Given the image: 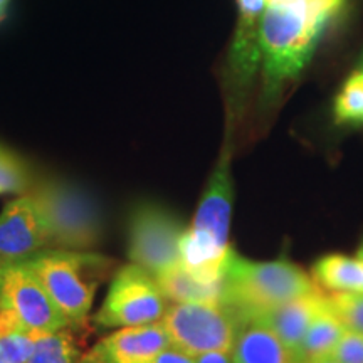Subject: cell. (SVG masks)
Masks as SVG:
<instances>
[{"label":"cell","mask_w":363,"mask_h":363,"mask_svg":"<svg viewBox=\"0 0 363 363\" xmlns=\"http://www.w3.org/2000/svg\"><path fill=\"white\" fill-rule=\"evenodd\" d=\"M345 0H271L259 29L264 94L272 96L308 65Z\"/></svg>","instance_id":"obj_1"},{"label":"cell","mask_w":363,"mask_h":363,"mask_svg":"<svg viewBox=\"0 0 363 363\" xmlns=\"http://www.w3.org/2000/svg\"><path fill=\"white\" fill-rule=\"evenodd\" d=\"M229 165V153H224L180 244V264L195 278L207 283H220L230 252L227 244L233 214V179Z\"/></svg>","instance_id":"obj_2"},{"label":"cell","mask_w":363,"mask_h":363,"mask_svg":"<svg viewBox=\"0 0 363 363\" xmlns=\"http://www.w3.org/2000/svg\"><path fill=\"white\" fill-rule=\"evenodd\" d=\"M33 197L48 235V249L93 251L104 239L106 222L93 194L67 179L34 180Z\"/></svg>","instance_id":"obj_3"},{"label":"cell","mask_w":363,"mask_h":363,"mask_svg":"<svg viewBox=\"0 0 363 363\" xmlns=\"http://www.w3.org/2000/svg\"><path fill=\"white\" fill-rule=\"evenodd\" d=\"M316 286L293 262H252L230 249L222 274V303L238 315L242 325L262 311L313 291Z\"/></svg>","instance_id":"obj_4"},{"label":"cell","mask_w":363,"mask_h":363,"mask_svg":"<svg viewBox=\"0 0 363 363\" xmlns=\"http://www.w3.org/2000/svg\"><path fill=\"white\" fill-rule=\"evenodd\" d=\"M38 278L71 326H83L111 261L91 251L43 249L21 261Z\"/></svg>","instance_id":"obj_5"},{"label":"cell","mask_w":363,"mask_h":363,"mask_svg":"<svg viewBox=\"0 0 363 363\" xmlns=\"http://www.w3.org/2000/svg\"><path fill=\"white\" fill-rule=\"evenodd\" d=\"M162 325L170 343L189 355L233 350L240 328L238 315L222 301L172 303Z\"/></svg>","instance_id":"obj_6"},{"label":"cell","mask_w":363,"mask_h":363,"mask_svg":"<svg viewBox=\"0 0 363 363\" xmlns=\"http://www.w3.org/2000/svg\"><path fill=\"white\" fill-rule=\"evenodd\" d=\"M165 299L155 276L131 262L116 271L93 321L99 330L158 323L165 315Z\"/></svg>","instance_id":"obj_7"},{"label":"cell","mask_w":363,"mask_h":363,"mask_svg":"<svg viewBox=\"0 0 363 363\" xmlns=\"http://www.w3.org/2000/svg\"><path fill=\"white\" fill-rule=\"evenodd\" d=\"M185 230L169 208L153 202L136 203L128 217V257L157 278L180 262Z\"/></svg>","instance_id":"obj_8"},{"label":"cell","mask_w":363,"mask_h":363,"mask_svg":"<svg viewBox=\"0 0 363 363\" xmlns=\"http://www.w3.org/2000/svg\"><path fill=\"white\" fill-rule=\"evenodd\" d=\"M0 308L13 313L35 333L71 326L43 283L21 261L0 264Z\"/></svg>","instance_id":"obj_9"},{"label":"cell","mask_w":363,"mask_h":363,"mask_svg":"<svg viewBox=\"0 0 363 363\" xmlns=\"http://www.w3.org/2000/svg\"><path fill=\"white\" fill-rule=\"evenodd\" d=\"M48 249V235L38 207L22 194L0 212V264L24 261Z\"/></svg>","instance_id":"obj_10"},{"label":"cell","mask_w":363,"mask_h":363,"mask_svg":"<svg viewBox=\"0 0 363 363\" xmlns=\"http://www.w3.org/2000/svg\"><path fill=\"white\" fill-rule=\"evenodd\" d=\"M170 338L162 321L118 328L79 357L78 363H148L167 347Z\"/></svg>","instance_id":"obj_11"},{"label":"cell","mask_w":363,"mask_h":363,"mask_svg":"<svg viewBox=\"0 0 363 363\" xmlns=\"http://www.w3.org/2000/svg\"><path fill=\"white\" fill-rule=\"evenodd\" d=\"M326 305H328V299H326L325 289L316 286L313 291L289 299V301L271 308V310L262 311L257 316H254L252 320H257L259 323L266 325L267 328L274 331L281 342L294 355V352L298 350L303 338H305V333L310 328L311 321Z\"/></svg>","instance_id":"obj_12"},{"label":"cell","mask_w":363,"mask_h":363,"mask_svg":"<svg viewBox=\"0 0 363 363\" xmlns=\"http://www.w3.org/2000/svg\"><path fill=\"white\" fill-rule=\"evenodd\" d=\"M239 22L230 48V72L239 86L247 84L261 67L259 29L266 0H238Z\"/></svg>","instance_id":"obj_13"},{"label":"cell","mask_w":363,"mask_h":363,"mask_svg":"<svg viewBox=\"0 0 363 363\" xmlns=\"http://www.w3.org/2000/svg\"><path fill=\"white\" fill-rule=\"evenodd\" d=\"M230 358L233 363H296L293 352L278 335L257 320L240 325Z\"/></svg>","instance_id":"obj_14"},{"label":"cell","mask_w":363,"mask_h":363,"mask_svg":"<svg viewBox=\"0 0 363 363\" xmlns=\"http://www.w3.org/2000/svg\"><path fill=\"white\" fill-rule=\"evenodd\" d=\"M313 281L326 291L363 293V259L328 254L313 266Z\"/></svg>","instance_id":"obj_15"},{"label":"cell","mask_w":363,"mask_h":363,"mask_svg":"<svg viewBox=\"0 0 363 363\" xmlns=\"http://www.w3.org/2000/svg\"><path fill=\"white\" fill-rule=\"evenodd\" d=\"M345 331L347 328L340 321V318L335 315L330 305H326L311 321L310 328L306 330L305 338H303L298 350L294 352V360L296 363H306L318 360V358L330 357V353L337 347Z\"/></svg>","instance_id":"obj_16"},{"label":"cell","mask_w":363,"mask_h":363,"mask_svg":"<svg viewBox=\"0 0 363 363\" xmlns=\"http://www.w3.org/2000/svg\"><path fill=\"white\" fill-rule=\"evenodd\" d=\"M163 296L174 303L189 301H222V281L207 283L195 278L184 266L177 264L157 276Z\"/></svg>","instance_id":"obj_17"},{"label":"cell","mask_w":363,"mask_h":363,"mask_svg":"<svg viewBox=\"0 0 363 363\" xmlns=\"http://www.w3.org/2000/svg\"><path fill=\"white\" fill-rule=\"evenodd\" d=\"M38 333L13 313L0 308V363H27L33 355Z\"/></svg>","instance_id":"obj_18"},{"label":"cell","mask_w":363,"mask_h":363,"mask_svg":"<svg viewBox=\"0 0 363 363\" xmlns=\"http://www.w3.org/2000/svg\"><path fill=\"white\" fill-rule=\"evenodd\" d=\"M81 347L69 326L51 331V333H38L33 355L27 363H78Z\"/></svg>","instance_id":"obj_19"},{"label":"cell","mask_w":363,"mask_h":363,"mask_svg":"<svg viewBox=\"0 0 363 363\" xmlns=\"http://www.w3.org/2000/svg\"><path fill=\"white\" fill-rule=\"evenodd\" d=\"M335 123L363 125V72L357 69L345 81L335 99Z\"/></svg>","instance_id":"obj_20"},{"label":"cell","mask_w":363,"mask_h":363,"mask_svg":"<svg viewBox=\"0 0 363 363\" xmlns=\"http://www.w3.org/2000/svg\"><path fill=\"white\" fill-rule=\"evenodd\" d=\"M34 175L19 155L0 145V195L27 194L34 184Z\"/></svg>","instance_id":"obj_21"},{"label":"cell","mask_w":363,"mask_h":363,"mask_svg":"<svg viewBox=\"0 0 363 363\" xmlns=\"http://www.w3.org/2000/svg\"><path fill=\"white\" fill-rule=\"evenodd\" d=\"M328 305L345 328L363 335V293L325 291Z\"/></svg>","instance_id":"obj_22"},{"label":"cell","mask_w":363,"mask_h":363,"mask_svg":"<svg viewBox=\"0 0 363 363\" xmlns=\"http://www.w3.org/2000/svg\"><path fill=\"white\" fill-rule=\"evenodd\" d=\"M330 357L338 363H363V335L347 330Z\"/></svg>","instance_id":"obj_23"},{"label":"cell","mask_w":363,"mask_h":363,"mask_svg":"<svg viewBox=\"0 0 363 363\" xmlns=\"http://www.w3.org/2000/svg\"><path fill=\"white\" fill-rule=\"evenodd\" d=\"M148 363H195V357L182 352L180 348L174 347V345H170L165 350H162L158 355L153 357Z\"/></svg>","instance_id":"obj_24"},{"label":"cell","mask_w":363,"mask_h":363,"mask_svg":"<svg viewBox=\"0 0 363 363\" xmlns=\"http://www.w3.org/2000/svg\"><path fill=\"white\" fill-rule=\"evenodd\" d=\"M195 363H233L229 352H207L195 357Z\"/></svg>","instance_id":"obj_25"},{"label":"cell","mask_w":363,"mask_h":363,"mask_svg":"<svg viewBox=\"0 0 363 363\" xmlns=\"http://www.w3.org/2000/svg\"><path fill=\"white\" fill-rule=\"evenodd\" d=\"M306 363H338V362L333 360L331 357H323V358H318V360H311V362H306Z\"/></svg>","instance_id":"obj_26"},{"label":"cell","mask_w":363,"mask_h":363,"mask_svg":"<svg viewBox=\"0 0 363 363\" xmlns=\"http://www.w3.org/2000/svg\"><path fill=\"white\" fill-rule=\"evenodd\" d=\"M7 4H9V0H0V17H2L4 12H6Z\"/></svg>","instance_id":"obj_27"},{"label":"cell","mask_w":363,"mask_h":363,"mask_svg":"<svg viewBox=\"0 0 363 363\" xmlns=\"http://www.w3.org/2000/svg\"><path fill=\"white\" fill-rule=\"evenodd\" d=\"M358 69H360V71L363 72V62H362V66H360V67H358Z\"/></svg>","instance_id":"obj_28"},{"label":"cell","mask_w":363,"mask_h":363,"mask_svg":"<svg viewBox=\"0 0 363 363\" xmlns=\"http://www.w3.org/2000/svg\"><path fill=\"white\" fill-rule=\"evenodd\" d=\"M267 2H271V0H266V4H267Z\"/></svg>","instance_id":"obj_29"}]
</instances>
